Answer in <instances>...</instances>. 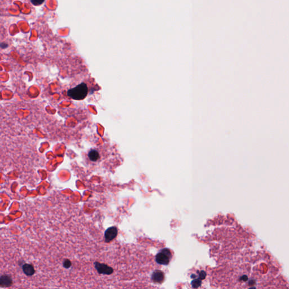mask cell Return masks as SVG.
<instances>
[{
	"label": "cell",
	"instance_id": "cell-1",
	"mask_svg": "<svg viewBox=\"0 0 289 289\" xmlns=\"http://www.w3.org/2000/svg\"><path fill=\"white\" fill-rule=\"evenodd\" d=\"M88 92L87 85L85 83H82L68 90L67 95L75 100H82L86 97Z\"/></svg>",
	"mask_w": 289,
	"mask_h": 289
},
{
	"label": "cell",
	"instance_id": "cell-2",
	"mask_svg": "<svg viewBox=\"0 0 289 289\" xmlns=\"http://www.w3.org/2000/svg\"><path fill=\"white\" fill-rule=\"evenodd\" d=\"M172 259V252L167 248L163 249L156 254L155 261L160 265L167 266Z\"/></svg>",
	"mask_w": 289,
	"mask_h": 289
},
{
	"label": "cell",
	"instance_id": "cell-3",
	"mask_svg": "<svg viewBox=\"0 0 289 289\" xmlns=\"http://www.w3.org/2000/svg\"><path fill=\"white\" fill-rule=\"evenodd\" d=\"M94 266L98 272L102 274L110 275L113 272V268L104 263L96 262L94 263Z\"/></svg>",
	"mask_w": 289,
	"mask_h": 289
},
{
	"label": "cell",
	"instance_id": "cell-4",
	"mask_svg": "<svg viewBox=\"0 0 289 289\" xmlns=\"http://www.w3.org/2000/svg\"><path fill=\"white\" fill-rule=\"evenodd\" d=\"M117 229L115 227H110L108 228L105 233V239L107 243H109L117 236Z\"/></svg>",
	"mask_w": 289,
	"mask_h": 289
},
{
	"label": "cell",
	"instance_id": "cell-5",
	"mask_svg": "<svg viewBox=\"0 0 289 289\" xmlns=\"http://www.w3.org/2000/svg\"><path fill=\"white\" fill-rule=\"evenodd\" d=\"M151 280L155 283H162L164 280V273L160 270H155L151 274Z\"/></svg>",
	"mask_w": 289,
	"mask_h": 289
},
{
	"label": "cell",
	"instance_id": "cell-6",
	"mask_svg": "<svg viewBox=\"0 0 289 289\" xmlns=\"http://www.w3.org/2000/svg\"><path fill=\"white\" fill-rule=\"evenodd\" d=\"M13 281L12 277L7 274L0 276V287H9L12 285Z\"/></svg>",
	"mask_w": 289,
	"mask_h": 289
},
{
	"label": "cell",
	"instance_id": "cell-7",
	"mask_svg": "<svg viewBox=\"0 0 289 289\" xmlns=\"http://www.w3.org/2000/svg\"><path fill=\"white\" fill-rule=\"evenodd\" d=\"M22 270L24 273L27 276H32L35 273V270L33 266L30 264H24L22 266Z\"/></svg>",
	"mask_w": 289,
	"mask_h": 289
},
{
	"label": "cell",
	"instance_id": "cell-8",
	"mask_svg": "<svg viewBox=\"0 0 289 289\" xmlns=\"http://www.w3.org/2000/svg\"><path fill=\"white\" fill-rule=\"evenodd\" d=\"M99 157V154L97 150H92L88 152V158L89 160L92 162H96L98 159Z\"/></svg>",
	"mask_w": 289,
	"mask_h": 289
},
{
	"label": "cell",
	"instance_id": "cell-9",
	"mask_svg": "<svg viewBox=\"0 0 289 289\" xmlns=\"http://www.w3.org/2000/svg\"><path fill=\"white\" fill-rule=\"evenodd\" d=\"M63 266L65 268H69L71 266V262L70 260L66 259L63 263Z\"/></svg>",
	"mask_w": 289,
	"mask_h": 289
},
{
	"label": "cell",
	"instance_id": "cell-10",
	"mask_svg": "<svg viewBox=\"0 0 289 289\" xmlns=\"http://www.w3.org/2000/svg\"><path fill=\"white\" fill-rule=\"evenodd\" d=\"M44 2V1H40V0H32L31 1L32 4H33V5H37V6L40 5H41V4L43 3Z\"/></svg>",
	"mask_w": 289,
	"mask_h": 289
},
{
	"label": "cell",
	"instance_id": "cell-11",
	"mask_svg": "<svg viewBox=\"0 0 289 289\" xmlns=\"http://www.w3.org/2000/svg\"><path fill=\"white\" fill-rule=\"evenodd\" d=\"M0 47H1L2 49H5V48L8 47V44L5 43H1L0 44Z\"/></svg>",
	"mask_w": 289,
	"mask_h": 289
}]
</instances>
